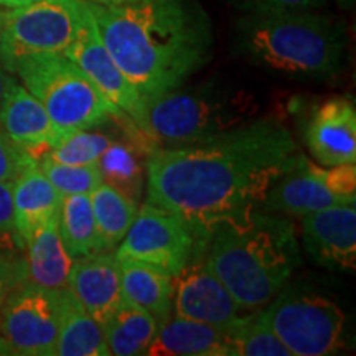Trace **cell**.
Masks as SVG:
<instances>
[{
	"label": "cell",
	"instance_id": "cell-1",
	"mask_svg": "<svg viewBox=\"0 0 356 356\" xmlns=\"http://www.w3.org/2000/svg\"><path fill=\"white\" fill-rule=\"evenodd\" d=\"M299 154L277 119H251L198 144L155 147L145 163V202L208 236L218 221L259 208Z\"/></svg>",
	"mask_w": 356,
	"mask_h": 356
},
{
	"label": "cell",
	"instance_id": "cell-2",
	"mask_svg": "<svg viewBox=\"0 0 356 356\" xmlns=\"http://www.w3.org/2000/svg\"><path fill=\"white\" fill-rule=\"evenodd\" d=\"M86 3L104 47L145 101L181 86L210 58V20L195 0Z\"/></svg>",
	"mask_w": 356,
	"mask_h": 356
},
{
	"label": "cell",
	"instance_id": "cell-3",
	"mask_svg": "<svg viewBox=\"0 0 356 356\" xmlns=\"http://www.w3.org/2000/svg\"><path fill=\"white\" fill-rule=\"evenodd\" d=\"M204 262L243 310H259L300 264L296 226L259 208L226 218L208 231Z\"/></svg>",
	"mask_w": 356,
	"mask_h": 356
},
{
	"label": "cell",
	"instance_id": "cell-4",
	"mask_svg": "<svg viewBox=\"0 0 356 356\" xmlns=\"http://www.w3.org/2000/svg\"><path fill=\"white\" fill-rule=\"evenodd\" d=\"M238 43L252 63L292 78L327 79L340 73L346 35L340 22L315 10L248 13Z\"/></svg>",
	"mask_w": 356,
	"mask_h": 356
},
{
	"label": "cell",
	"instance_id": "cell-5",
	"mask_svg": "<svg viewBox=\"0 0 356 356\" xmlns=\"http://www.w3.org/2000/svg\"><path fill=\"white\" fill-rule=\"evenodd\" d=\"M254 111L243 91L181 84L145 101L144 134L155 147L198 144L251 121Z\"/></svg>",
	"mask_w": 356,
	"mask_h": 356
},
{
	"label": "cell",
	"instance_id": "cell-6",
	"mask_svg": "<svg viewBox=\"0 0 356 356\" xmlns=\"http://www.w3.org/2000/svg\"><path fill=\"white\" fill-rule=\"evenodd\" d=\"M8 73L19 76L51 121L66 132L102 127L113 119L127 118L63 53L22 56Z\"/></svg>",
	"mask_w": 356,
	"mask_h": 356
},
{
	"label": "cell",
	"instance_id": "cell-7",
	"mask_svg": "<svg viewBox=\"0 0 356 356\" xmlns=\"http://www.w3.org/2000/svg\"><path fill=\"white\" fill-rule=\"evenodd\" d=\"M84 0H38L25 7L0 8V63L37 53H63L81 26Z\"/></svg>",
	"mask_w": 356,
	"mask_h": 356
},
{
	"label": "cell",
	"instance_id": "cell-8",
	"mask_svg": "<svg viewBox=\"0 0 356 356\" xmlns=\"http://www.w3.org/2000/svg\"><path fill=\"white\" fill-rule=\"evenodd\" d=\"M292 356L335 355L345 345V314L318 293H277L261 312Z\"/></svg>",
	"mask_w": 356,
	"mask_h": 356
},
{
	"label": "cell",
	"instance_id": "cell-9",
	"mask_svg": "<svg viewBox=\"0 0 356 356\" xmlns=\"http://www.w3.org/2000/svg\"><path fill=\"white\" fill-rule=\"evenodd\" d=\"M207 244L208 236L185 218L145 202L114 252L119 261L147 262L175 277L188 262L202 259Z\"/></svg>",
	"mask_w": 356,
	"mask_h": 356
},
{
	"label": "cell",
	"instance_id": "cell-10",
	"mask_svg": "<svg viewBox=\"0 0 356 356\" xmlns=\"http://www.w3.org/2000/svg\"><path fill=\"white\" fill-rule=\"evenodd\" d=\"M350 202H356L355 163L322 167L299 152L289 170L267 191L259 210L302 218Z\"/></svg>",
	"mask_w": 356,
	"mask_h": 356
},
{
	"label": "cell",
	"instance_id": "cell-11",
	"mask_svg": "<svg viewBox=\"0 0 356 356\" xmlns=\"http://www.w3.org/2000/svg\"><path fill=\"white\" fill-rule=\"evenodd\" d=\"M60 291L26 279L8 292L0 307V341L7 355H55L61 320Z\"/></svg>",
	"mask_w": 356,
	"mask_h": 356
},
{
	"label": "cell",
	"instance_id": "cell-12",
	"mask_svg": "<svg viewBox=\"0 0 356 356\" xmlns=\"http://www.w3.org/2000/svg\"><path fill=\"white\" fill-rule=\"evenodd\" d=\"M63 55L84 71V74L101 89L102 95L115 108L121 109L142 132L145 131V99L104 47L88 3L76 38L71 42Z\"/></svg>",
	"mask_w": 356,
	"mask_h": 356
},
{
	"label": "cell",
	"instance_id": "cell-13",
	"mask_svg": "<svg viewBox=\"0 0 356 356\" xmlns=\"http://www.w3.org/2000/svg\"><path fill=\"white\" fill-rule=\"evenodd\" d=\"M173 315L228 330L239 317L241 305L207 262L195 259L173 277Z\"/></svg>",
	"mask_w": 356,
	"mask_h": 356
},
{
	"label": "cell",
	"instance_id": "cell-14",
	"mask_svg": "<svg viewBox=\"0 0 356 356\" xmlns=\"http://www.w3.org/2000/svg\"><path fill=\"white\" fill-rule=\"evenodd\" d=\"M302 244L315 264L330 270L356 269V207L340 203L300 218Z\"/></svg>",
	"mask_w": 356,
	"mask_h": 356
},
{
	"label": "cell",
	"instance_id": "cell-15",
	"mask_svg": "<svg viewBox=\"0 0 356 356\" xmlns=\"http://www.w3.org/2000/svg\"><path fill=\"white\" fill-rule=\"evenodd\" d=\"M0 129L35 160L70 134L51 121L42 102L12 74L0 104Z\"/></svg>",
	"mask_w": 356,
	"mask_h": 356
},
{
	"label": "cell",
	"instance_id": "cell-16",
	"mask_svg": "<svg viewBox=\"0 0 356 356\" xmlns=\"http://www.w3.org/2000/svg\"><path fill=\"white\" fill-rule=\"evenodd\" d=\"M309 152L320 165L356 162V109L350 96H335L320 104L304 127Z\"/></svg>",
	"mask_w": 356,
	"mask_h": 356
},
{
	"label": "cell",
	"instance_id": "cell-17",
	"mask_svg": "<svg viewBox=\"0 0 356 356\" xmlns=\"http://www.w3.org/2000/svg\"><path fill=\"white\" fill-rule=\"evenodd\" d=\"M66 289L101 325L122 302L121 262L114 251L78 257L71 264Z\"/></svg>",
	"mask_w": 356,
	"mask_h": 356
},
{
	"label": "cell",
	"instance_id": "cell-18",
	"mask_svg": "<svg viewBox=\"0 0 356 356\" xmlns=\"http://www.w3.org/2000/svg\"><path fill=\"white\" fill-rule=\"evenodd\" d=\"M147 355L150 356H229L228 330L172 315L159 325Z\"/></svg>",
	"mask_w": 356,
	"mask_h": 356
},
{
	"label": "cell",
	"instance_id": "cell-19",
	"mask_svg": "<svg viewBox=\"0 0 356 356\" xmlns=\"http://www.w3.org/2000/svg\"><path fill=\"white\" fill-rule=\"evenodd\" d=\"M61 195L40 167H29L12 184L13 220L24 243L43 222L55 218L60 211Z\"/></svg>",
	"mask_w": 356,
	"mask_h": 356
},
{
	"label": "cell",
	"instance_id": "cell-20",
	"mask_svg": "<svg viewBox=\"0 0 356 356\" xmlns=\"http://www.w3.org/2000/svg\"><path fill=\"white\" fill-rule=\"evenodd\" d=\"M29 279L37 286L60 291L66 287L71 259L58 229V215L33 231L25 241Z\"/></svg>",
	"mask_w": 356,
	"mask_h": 356
},
{
	"label": "cell",
	"instance_id": "cell-21",
	"mask_svg": "<svg viewBox=\"0 0 356 356\" xmlns=\"http://www.w3.org/2000/svg\"><path fill=\"white\" fill-rule=\"evenodd\" d=\"M122 297L149 312L159 325L173 315V275L147 262L121 259Z\"/></svg>",
	"mask_w": 356,
	"mask_h": 356
},
{
	"label": "cell",
	"instance_id": "cell-22",
	"mask_svg": "<svg viewBox=\"0 0 356 356\" xmlns=\"http://www.w3.org/2000/svg\"><path fill=\"white\" fill-rule=\"evenodd\" d=\"M61 320L55 355L111 356L102 325L96 322L68 289H61Z\"/></svg>",
	"mask_w": 356,
	"mask_h": 356
},
{
	"label": "cell",
	"instance_id": "cell-23",
	"mask_svg": "<svg viewBox=\"0 0 356 356\" xmlns=\"http://www.w3.org/2000/svg\"><path fill=\"white\" fill-rule=\"evenodd\" d=\"M145 140H149L145 136L126 140L114 139L96 162L102 181L113 185L137 203L145 190L147 157L144 159V155L150 154L144 152L142 147Z\"/></svg>",
	"mask_w": 356,
	"mask_h": 356
},
{
	"label": "cell",
	"instance_id": "cell-24",
	"mask_svg": "<svg viewBox=\"0 0 356 356\" xmlns=\"http://www.w3.org/2000/svg\"><path fill=\"white\" fill-rule=\"evenodd\" d=\"M157 330V320L127 299H122L114 314L102 323L106 345L114 356L147 355Z\"/></svg>",
	"mask_w": 356,
	"mask_h": 356
},
{
	"label": "cell",
	"instance_id": "cell-25",
	"mask_svg": "<svg viewBox=\"0 0 356 356\" xmlns=\"http://www.w3.org/2000/svg\"><path fill=\"white\" fill-rule=\"evenodd\" d=\"M102 251H114L131 228L139 207L137 202L102 181L89 193Z\"/></svg>",
	"mask_w": 356,
	"mask_h": 356
},
{
	"label": "cell",
	"instance_id": "cell-26",
	"mask_svg": "<svg viewBox=\"0 0 356 356\" xmlns=\"http://www.w3.org/2000/svg\"><path fill=\"white\" fill-rule=\"evenodd\" d=\"M58 229L71 259L102 252L89 195H68L61 198Z\"/></svg>",
	"mask_w": 356,
	"mask_h": 356
},
{
	"label": "cell",
	"instance_id": "cell-27",
	"mask_svg": "<svg viewBox=\"0 0 356 356\" xmlns=\"http://www.w3.org/2000/svg\"><path fill=\"white\" fill-rule=\"evenodd\" d=\"M231 356H292L259 312L244 314L228 328Z\"/></svg>",
	"mask_w": 356,
	"mask_h": 356
},
{
	"label": "cell",
	"instance_id": "cell-28",
	"mask_svg": "<svg viewBox=\"0 0 356 356\" xmlns=\"http://www.w3.org/2000/svg\"><path fill=\"white\" fill-rule=\"evenodd\" d=\"M114 137L101 127L73 131L48 150V157L66 165H91L101 159Z\"/></svg>",
	"mask_w": 356,
	"mask_h": 356
},
{
	"label": "cell",
	"instance_id": "cell-29",
	"mask_svg": "<svg viewBox=\"0 0 356 356\" xmlns=\"http://www.w3.org/2000/svg\"><path fill=\"white\" fill-rule=\"evenodd\" d=\"M40 170L51 181V185L60 191L61 197L68 195H89L97 185L102 184V177L97 163L91 165H66L42 155L37 160Z\"/></svg>",
	"mask_w": 356,
	"mask_h": 356
},
{
	"label": "cell",
	"instance_id": "cell-30",
	"mask_svg": "<svg viewBox=\"0 0 356 356\" xmlns=\"http://www.w3.org/2000/svg\"><path fill=\"white\" fill-rule=\"evenodd\" d=\"M0 251H25V243L13 220L10 181H0Z\"/></svg>",
	"mask_w": 356,
	"mask_h": 356
},
{
	"label": "cell",
	"instance_id": "cell-31",
	"mask_svg": "<svg viewBox=\"0 0 356 356\" xmlns=\"http://www.w3.org/2000/svg\"><path fill=\"white\" fill-rule=\"evenodd\" d=\"M37 163L32 155L22 150L19 145L6 136L0 129V181H13L24 173L26 168Z\"/></svg>",
	"mask_w": 356,
	"mask_h": 356
},
{
	"label": "cell",
	"instance_id": "cell-32",
	"mask_svg": "<svg viewBox=\"0 0 356 356\" xmlns=\"http://www.w3.org/2000/svg\"><path fill=\"white\" fill-rule=\"evenodd\" d=\"M29 279L25 256L19 251H0V307L12 289ZM0 353H6L0 341Z\"/></svg>",
	"mask_w": 356,
	"mask_h": 356
},
{
	"label": "cell",
	"instance_id": "cell-33",
	"mask_svg": "<svg viewBox=\"0 0 356 356\" xmlns=\"http://www.w3.org/2000/svg\"><path fill=\"white\" fill-rule=\"evenodd\" d=\"M243 10L248 13L289 12V10H318L325 0H238Z\"/></svg>",
	"mask_w": 356,
	"mask_h": 356
},
{
	"label": "cell",
	"instance_id": "cell-34",
	"mask_svg": "<svg viewBox=\"0 0 356 356\" xmlns=\"http://www.w3.org/2000/svg\"><path fill=\"white\" fill-rule=\"evenodd\" d=\"M38 2V0H0V8H17V7H25L30 3Z\"/></svg>",
	"mask_w": 356,
	"mask_h": 356
},
{
	"label": "cell",
	"instance_id": "cell-35",
	"mask_svg": "<svg viewBox=\"0 0 356 356\" xmlns=\"http://www.w3.org/2000/svg\"><path fill=\"white\" fill-rule=\"evenodd\" d=\"M8 78H10V74H8V71H7L6 68H3L2 63H0V104H2L3 95H6Z\"/></svg>",
	"mask_w": 356,
	"mask_h": 356
},
{
	"label": "cell",
	"instance_id": "cell-36",
	"mask_svg": "<svg viewBox=\"0 0 356 356\" xmlns=\"http://www.w3.org/2000/svg\"><path fill=\"white\" fill-rule=\"evenodd\" d=\"M91 3H99V6H122V3H134L140 0H86Z\"/></svg>",
	"mask_w": 356,
	"mask_h": 356
}]
</instances>
